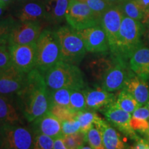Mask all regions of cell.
I'll return each instance as SVG.
<instances>
[{"label":"cell","mask_w":149,"mask_h":149,"mask_svg":"<svg viewBox=\"0 0 149 149\" xmlns=\"http://www.w3.org/2000/svg\"><path fill=\"white\" fill-rule=\"evenodd\" d=\"M44 78L49 91L85 88L84 78L79 67L64 61H59L46 72Z\"/></svg>","instance_id":"2"},{"label":"cell","mask_w":149,"mask_h":149,"mask_svg":"<svg viewBox=\"0 0 149 149\" xmlns=\"http://www.w3.org/2000/svg\"><path fill=\"white\" fill-rule=\"evenodd\" d=\"M19 1H24V2H28V1H35V0H19Z\"/></svg>","instance_id":"50"},{"label":"cell","mask_w":149,"mask_h":149,"mask_svg":"<svg viewBox=\"0 0 149 149\" xmlns=\"http://www.w3.org/2000/svg\"><path fill=\"white\" fill-rule=\"evenodd\" d=\"M133 73L126 60L120 56L112 55L111 62L102 76V88L111 93L124 88Z\"/></svg>","instance_id":"6"},{"label":"cell","mask_w":149,"mask_h":149,"mask_svg":"<svg viewBox=\"0 0 149 149\" xmlns=\"http://www.w3.org/2000/svg\"><path fill=\"white\" fill-rule=\"evenodd\" d=\"M1 1H2L3 3H5L6 5H8V3H10L12 2V1H13L14 0H1Z\"/></svg>","instance_id":"45"},{"label":"cell","mask_w":149,"mask_h":149,"mask_svg":"<svg viewBox=\"0 0 149 149\" xmlns=\"http://www.w3.org/2000/svg\"><path fill=\"white\" fill-rule=\"evenodd\" d=\"M128 60L132 71L147 81L149 79V48L140 46L133 52Z\"/></svg>","instance_id":"18"},{"label":"cell","mask_w":149,"mask_h":149,"mask_svg":"<svg viewBox=\"0 0 149 149\" xmlns=\"http://www.w3.org/2000/svg\"><path fill=\"white\" fill-rule=\"evenodd\" d=\"M103 113L108 122L123 135L135 141L140 138L130 126L131 113L123 111L115 104L106 109Z\"/></svg>","instance_id":"13"},{"label":"cell","mask_w":149,"mask_h":149,"mask_svg":"<svg viewBox=\"0 0 149 149\" xmlns=\"http://www.w3.org/2000/svg\"><path fill=\"white\" fill-rule=\"evenodd\" d=\"M147 149H149V146H148V148H147Z\"/></svg>","instance_id":"53"},{"label":"cell","mask_w":149,"mask_h":149,"mask_svg":"<svg viewBox=\"0 0 149 149\" xmlns=\"http://www.w3.org/2000/svg\"><path fill=\"white\" fill-rule=\"evenodd\" d=\"M70 0H44L45 19L53 24L60 23L66 17Z\"/></svg>","instance_id":"21"},{"label":"cell","mask_w":149,"mask_h":149,"mask_svg":"<svg viewBox=\"0 0 149 149\" xmlns=\"http://www.w3.org/2000/svg\"><path fill=\"white\" fill-rule=\"evenodd\" d=\"M53 149H68L64 144L62 136L54 139Z\"/></svg>","instance_id":"39"},{"label":"cell","mask_w":149,"mask_h":149,"mask_svg":"<svg viewBox=\"0 0 149 149\" xmlns=\"http://www.w3.org/2000/svg\"><path fill=\"white\" fill-rule=\"evenodd\" d=\"M36 68L43 74L61 61L60 44L55 31L44 30L36 42Z\"/></svg>","instance_id":"4"},{"label":"cell","mask_w":149,"mask_h":149,"mask_svg":"<svg viewBox=\"0 0 149 149\" xmlns=\"http://www.w3.org/2000/svg\"><path fill=\"white\" fill-rule=\"evenodd\" d=\"M45 8L44 3L39 1H28L22 6L19 11L18 18L20 22L40 21L45 19Z\"/></svg>","instance_id":"22"},{"label":"cell","mask_w":149,"mask_h":149,"mask_svg":"<svg viewBox=\"0 0 149 149\" xmlns=\"http://www.w3.org/2000/svg\"><path fill=\"white\" fill-rule=\"evenodd\" d=\"M87 144L92 149H105L100 130L93 126L86 134Z\"/></svg>","instance_id":"31"},{"label":"cell","mask_w":149,"mask_h":149,"mask_svg":"<svg viewBox=\"0 0 149 149\" xmlns=\"http://www.w3.org/2000/svg\"><path fill=\"white\" fill-rule=\"evenodd\" d=\"M77 118L79 121L81 132L85 134L102 119L94 111L89 109L79 112L77 115Z\"/></svg>","instance_id":"25"},{"label":"cell","mask_w":149,"mask_h":149,"mask_svg":"<svg viewBox=\"0 0 149 149\" xmlns=\"http://www.w3.org/2000/svg\"><path fill=\"white\" fill-rule=\"evenodd\" d=\"M26 74L11 66L0 72V95L12 97L17 93L25 82Z\"/></svg>","instance_id":"14"},{"label":"cell","mask_w":149,"mask_h":149,"mask_svg":"<svg viewBox=\"0 0 149 149\" xmlns=\"http://www.w3.org/2000/svg\"><path fill=\"white\" fill-rule=\"evenodd\" d=\"M130 126L135 132L137 131L145 135L149 130V120L132 117L130 120Z\"/></svg>","instance_id":"35"},{"label":"cell","mask_w":149,"mask_h":149,"mask_svg":"<svg viewBox=\"0 0 149 149\" xmlns=\"http://www.w3.org/2000/svg\"><path fill=\"white\" fill-rule=\"evenodd\" d=\"M124 88L134 97L139 105H146L149 100V86L146 80L139 77L133 72Z\"/></svg>","instance_id":"20"},{"label":"cell","mask_w":149,"mask_h":149,"mask_svg":"<svg viewBox=\"0 0 149 149\" xmlns=\"http://www.w3.org/2000/svg\"><path fill=\"white\" fill-rule=\"evenodd\" d=\"M143 36L144 37V40L149 44V26H146V27H145L144 35Z\"/></svg>","instance_id":"43"},{"label":"cell","mask_w":149,"mask_h":149,"mask_svg":"<svg viewBox=\"0 0 149 149\" xmlns=\"http://www.w3.org/2000/svg\"><path fill=\"white\" fill-rule=\"evenodd\" d=\"M16 97L19 109L28 122H32L49 111V91L44 74L37 68L26 74L24 84Z\"/></svg>","instance_id":"1"},{"label":"cell","mask_w":149,"mask_h":149,"mask_svg":"<svg viewBox=\"0 0 149 149\" xmlns=\"http://www.w3.org/2000/svg\"><path fill=\"white\" fill-rule=\"evenodd\" d=\"M0 149H2V148H0Z\"/></svg>","instance_id":"54"},{"label":"cell","mask_w":149,"mask_h":149,"mask_svg":"<svg viewBox=\"0 0 149 149\" xmlns=\"http://www.w3.org/2000/svg\"><path fill=\"white\" fill-rule=\"evenodd\" d=\"M42 32L40 21L16 22L9 37L8 46L36 43Z\"/></svg>","instance_id":"11"},{"label":"cell","mask_w":149,"mask_h":149,"mask_svg":"<svg viewBox=\"0 0 149 149\" xmlns=\"http://www.w3.org/2000/svg\"><path fill=\"white\" fill-rule=\"evenodd\" d=\"M148 146L146 139L139 138L135 141V144L133 146L128 147V149H147Z\"/></svg>","instance_id":"38"},{"label":"cell","mask_w":149,"mask_h":149,"mask_svg":"<svg viewBox=\"0 0 149 149\" xmlns=\"http://www.w3.org/2000/svg\"><path fill=\"white\" fill-rule=\"evenodd\" d=\"M4 9L5 8H3V7H0V17L2 15L3 12H4Z\"/></svg>","instance_id":"48"},{"label":"cell","mask_w":149,"mask_h":149,"mask_svg":"<svg viewBox=\"0 0 149 149\" xmlns=\"http://www.w3.org/2000/svg\"><path fill=\"white\" fill-rule=\"evenodd\" d=\"M136 1L144 10L149 8V0H136Z\"/></svg>","instance_id":"41"},{"label":"cell","mask_w":149,"mask_h":149,"mask_svg":"<svg viewBox=\"0 0 149 149\" xmlns=\"http://www.w3.org/2000/svg\"><path fill=\"white\" fill-rule=\"evenodd\" d=\"M65 19L68 25L75 31L100 24V19L93 11L79 0H70Z\"/></svg>","instance_id":"7"},{"label":"cell","mask_w":149,"mask_h":149,"mask_svg":"<svg viewBox=\"0 0 149 149\" xmlns=\"http://www.w3.org/2000/svg\"><path fill=\"white\" fill-rule=\"evenodd\" d=\"M33 133H39L56 139L62 136L61 122L49 111L32 122Z\"/></svg>","instance_id":"16"},{"label":"cell","mask_w":149,"mask_h":149,"mask_svg":"<svg viewBox=\"0 0 149 149\" xmlns=\"http://www.w3.org/2000/svg\"><path fill=\"white\" fill-rule=\"evenodd\" d=\"M141 22L145 26H149V8L145 10Z\"/></svg>","instance_id":"40"},{"label":"cell","mask_w":149,"mask_h":149,"mask_svg":"<svg viewBox=\"0 0 149 149\" xmlns=\"http://www.w3.org/2000/svg\"><path fill=\"white\" fill-rule=\"evenodd\" d=\"M54 139L39 133H33L32 149H53Z\"/></svg>","instance_id":"32"},{"label":"cell","mask_w":149,"mask_h":149,"mask_svg":"<svg viewBox=\"0 0 149 149\" xmlns=\"http://www.w3.org/2000/svg\"><path fill=\"white\" fill-rule=\"evenodd\" d=\"M49 91V90H48ZM72 89L60 88L49 91L50 107L53 105L70 107V97Z\"/></svg>","instance_id":"26"},{"label":"cell","mask_w":149,"mask_h":149,"mask_svg":"<svg viewBox=\"0 0 149 149\" xmlns=\"http://www.w3.org/2000/svg\"><path fill=\"white\" fill-rule=\"evenodd\" d=\"M86 109L91 111L104 112L115 104L116 101L113 93L104 90L102 87L96 88H84Z\"/></svg>","instance_id":"15"},{"label":"cell","mask_w":149,"mask_h":149,"mask_svg":"<svg viewBox=\"0 0 149 149\" xmlns=\"http://www.w3.org/2000/svg\"><path fill=\"white\" fill-rule=\"evenodd\" d=\"M49 111L57 117L61 122L76 117L78 113L70 107L58 105L51 106L49 108Z\"/></svg>","instance_id":"30"},{"label":"cell","mask_w":149,"mask_h":149,"mask_svg":"<svg viewBox=\"0 0 149 149\" xmlns=\"http://www.w3.org/2000/svg\"><path fill=\"white\" fill-rule=\"evenodd\" d=\"M132 117L149 120V109L146 105L139 106L132 113Z\"/></svg>","instance_id":"37"},{"label":"cell","mask_w":149,"mask_h":149,"mask_svg":"<svg viewBox=\"0 0 149 149\" xmlns=\"http://www.w3.org/2000/svg\"><path fill=\"white\" fill-rule=\"evenodd\" d=\"M3 129L2 149H32L33 133L25 126L4 125Z\"/></svg>","instance_id":"8"},{"label":"cell","mask_w":149,"mask_h":149,"mask_svg":"<svg viewBox=\"0 0 149 149\" xmlns=\"http://www.w3.org/2000/svg\"><path fill=\"white\" fill-rule=\"evenodd\" d=\"M63 140L68 149H80L86 144V135L82 132L62 136Z\"/></svg>","instance_id":"28"},{"label":"cell","mask_w":149,"mask_h":149,"mask_svg":"<svg viewBox=\"0 0 149 149\" xmlns=\"http://www.w3.org/2000/svg\"><path fill=\"white\" fill-rule=\"evenodd\" d=\"M12 66L11 57L8 46H0V70H3Z\"/></svg>","instance_id":"36"},{"label":"cell","mask_w":149,"mask_h":149,"mask_svg":"<svg viewBox=\"0 0 149 149\" xmlns=\"http://www.w3.org/2000/svg\"><path fill=\"white\" fill-rule=\"evenodd\" d=\"M76 32L82 39L87 52L104 53L110 50L107 34L100 24L76 31Z\"/></svg>","instance_id":"12"},{"label":"cell","mask_w":149,"mask_h":149,"mask_svg":"<svg viewBox=\"0 0 149 149\" xmlns=\"http://www.w3.org/2000/svg\"><path fill=\"white\" fill-rule=\"evenodd\" d=\"M81 131V126L77 117L61 122L62 136L72 135Z\"/></svg>","instance_id":"34"},{"label":"cell","mask_w":149,"mask_h":149,"mask_svg":"<svg viewBox=\"0 0 149 149\" xmlns=\"http://www.w3.org/2000/svg\"><path fill=\"white\" fill-rule=\"evenodd\" d=\"M147 141H148V145H149V139H148V140H146Z\"/></svg>","instance_id":"52"},{"label":"cell","mask_w":149,"mask_h":149,"mask_svg":"<svg viewBox=\"0 0 149 149\" xmlns=\"http://www.w3.org/2000/svg\"><path fill=\"white\" fill-rule=\"evenodd\" d=\"M144 136H145V139H146V140H148V139H149V130H148V133H147Z\"/></svg>","instance_id":"49"},{"label":"cell","mask_w":149,"mask_h":149,"mask_svg":"<svg viewBox=\"0 0 149 149\" xmlns=\"http://www.w3.org/2000/svg\"><path fill=\"white\" fill-rule=\"evenodd\" d=\"M124 16L120 6H110L100 18V25L107 34L112 55L117 53L119 32Z\"/></svg>","instance_id":"9"},{"label":"cell","mask_w":149,"mask_h":149,"mask_svg":"<svg viewBox=\"0 0 149 149\" xmlns=\"http://www.w3.org/2000/svg\"><path fill=\"white\" fill-rule=\"evenodd\" d=\"M22 124L21 115L15 106L12 97L0 95V125Z\"/></svg>","instance_id":"19"},{"label":"cell","mask_w":149,"mask_h":149,"mask_svg":"<svg viewBox=\"0 0 149 149\" xmlns=\"http://www.w3.org/2000/svg\"><path fill=\"white\" fill-rule=\"evenodd\" d=\"M3 139V135L2 126L0 125V148H1V146H2Z\"/></svg>","instance_id":"44"},{"label":"cell","mask_w":149,"mask_h":149,"mask_svg":"<svg viewBox=\"0 0 149 149\" xmlns=\"http://www.w3.org/2000/svg\"><path fill=\"white\" fill-rule=\"evenodd\" d=\"M15 23L11 17L0 20V46L8 45L9 37Z\"/></svg>","instance_id":"29"},{"label":"cell","mask_w":149,"mask_h":149,"mask_svg":"<svg viewBox=\"0 0 149 149\" xmlns=\"http://www.w3.org/2000/svg\"><path fill=\"white\" fill-rule=\"evenodd\" d=\"M6 4L5 3H3L1 0H0V7H3V8H6Z\"/></svg>","instance_id":"47"},{"label":"cell","mask_w":149,"mask_h":149,"mask_svg":"<svg viewBox=\"0 0 149 149\" xmlns=\"http://www.w3.org/2000/svg\"><path fill=\"white\" fill-rule=\"evenodd\" d=\"M115 104L123 111L131 114L140 106L134 97L125 88L122 89V91L119 93Z\"/></svg>","instance_id":"23"},{"label":"cell","mask_w":149,"mask_h":149,"mask_svg":"<svg viewBox=\"0 0 149 149\" xmlns=\"http://www.w3.org/2000/svg\"><path fill=\"white\" fill-rule=\"evenodd\" d=\"M79 1L85 3L88 6L100 19L104 13L110 7L106 0H79Z\"/></svg>","instance_id":"33"},{"label":"cell","mask_w":149,"mask_h":149,"mask_svg":"<svg viewBox=\"0 0 149 149\" xmlns=\"http://www.w3.org/2000/svg\"><path fill=\"white\" fill-rule=\"evenodd\" d=\"M8 46L15 68L24 73H29L36 68V43Z\"/></svg>","instance_id":"10"},{"label":"cell","mask_w":149,"mask_h":149,"mask_svg":"<svg viewBox=\"0 0 149 149\" xmlns=\"http://www.w3.org/2000/svg\"><path fill=\"white\" fill-rule=\"evenodd\" d=\"M95 126L100 130L105 149H128L122 135L118 130L113 127L109 122L101 119L95 124Z\"/></svg>","instance_id":"17"},{"label":"cell","mask_w":149,"mask_h":149,"mask_svg":"<svg viewBox=\"0 0 149 149\" xmlns=\"http://www.w3.org/2000/svg\"><path fill=\"white\" fill-rule=\"evenodd\" d=\"M60 44L61 61L78 66L86 53L84 43L75 30L64 26L55 31Z\"/></svg>","instance_id":"5"},{"label":"cell","mask_w":149,"mask_h":149,"mask_svg":"<svg viewBox=\"0 0 149 149\" xmlns=\"http://www.w3.org/2000/svg\"><path fill=\"white\" fill-rule=\"evenodd\" d=\"M106 1L110 6H119L124 0H106Z\"/></svg>","instance_id":"42"},{"label":"cell","mask_w":149,"mask_h":149,"mask_svg":"<svg viewBox=\"0 0 149 149\" xmlns=\"http://www.w3.org/2000/svg\"><path fill=\"white\" fill-rule=\"evenodd\" d=\"M144 25L140 21L124 16L117 42V53L127 61L135 50L143 46L142 39L144 33Z\"/></svg>","instance_id":"3"},{"label":"cell","mask_w":149,"mask_h":149,"mask_svg":"<svg viewBox=\"0 0 149 149\" xmlns=\"http://www.w3.org/2000/svg\"><path fill=\"white\" fill-rule=\"evenodd\" d=\"M70 107L77 113L87 109L84 88L72 90L70 97Z\"/></svg>","instance_id":"27"},{"label":"cell","mask_w":149,"mask_h":149,"mask_svg":"<svg viewBox=\"0 0 149 149\" xmlns=\"http://www.w3.org/2000/svg\"><path fill=\"white\" fill-rule=\"evenodd\" d=\"M80 149H92V148H91V147L90 146H89L88 144V145L85 144L84 146H83Z\"/></svg>","instance_id":"46"},{"label":"cell","mask_w":149,"mask_h":149,"mask_svg":"<svg viewBox=\"0 0 149 149\" xmlns=\"http://www.w3.org/2000/svg\"><path fill=\"white\" fill-rule=\"evenodd\" d=\"M124 16L140 21L142 19L145 10L136 0H124L118 6Z\"/></svg>","instance_id":"24"},{"label":"cell","mask_w":149,"mask_h":149,"mask_svg":"<svg viewBox=\"0 0 149 149\" xmlns=\"http://www.w3.org/2000/svg\"><path fill=\"white\" fill-rule=\"evenodd\" d=\"M146 106H147V107H148V109H149V100H148V102H147V104H146Z\"/></svg>","instance_id":"51"},{"label":"cell","mask_w":149,"mask_h":149,"mask_svg":"<svg viewBox=\"0 0 149 149\" xmlns=\"http://www.w3.org/2000/svg\"><path fill=\"white\" fill-rule=\"evenodd\" d=\"M0 72H1V70H0Z\"/></svg>","instance_id":"55"}]
</instances>
